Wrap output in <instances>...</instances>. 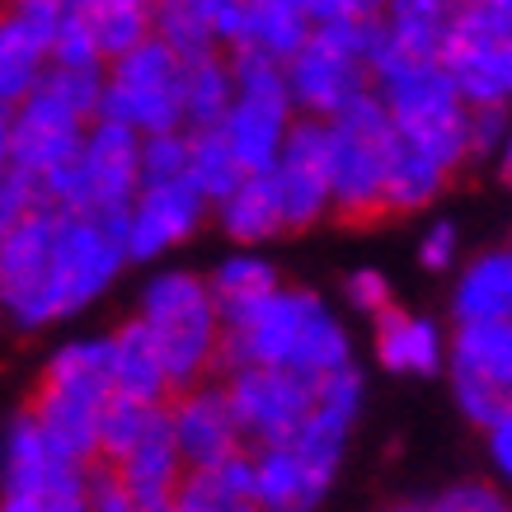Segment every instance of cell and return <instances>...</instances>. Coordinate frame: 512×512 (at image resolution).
I'll return each instance as SVG.
<instances>
[{"instance_id":"cell-11","label":"cell","mask_w":512,"mask_h":512,"mask_svg":"<svg viewBox=\"0 0 512 512\" xmlns=\"http://www.w3.org/2000/svg\"><path fill=\"white\" fill-rule=\"evenodd\" d=\"M212 217V202L198 193L193 179H156L141 184L127 202V231H123V254L127 264H151L165 259L170 249L202 231V221Z\"/></svg>"},{"instance_id":"cell-4","label":"cell","mask_w":512,"mask_h":512,"mask_svg":"<svg viewBox=\"0 0 512 512\" xmlns=\"http://www.w3.org/2000/svg\"><path fill=\"white\" fill-rule=\"evenodd\" d=\"M376 29H381L376 15L311 24L306 43L282 62L287 90H292V109L306 113V118H334L348 99L372 90Z\"/></svg>"},{"instance_id":"cell-45","label":"cell","mask_w":512,"mask_h":512,"mask_svg":"<svg viewBox=\"0 0 512 512\" xmlns=\"http://www.w3.org/2000/svg\"><path fill=\"white\" fill-rule=\"evenodd\" d=\"M301 10L311 15V24L353 19V15H381V10H376V0H301Z\"/></svg>"},{"instance_id":"cell-8","label":"cell","mask_w":512,"mask_h":512,"mask_svg":"<svg viewBox=\"0 0 512 512\" xmlns=\"http://www.w3.org/2000/svg\"><path fill=\"white\" fill-rule=\"evenodd\" d=\"M141 188V132H132L118 118H94L80 137L76 165L66 179L62 207L90 212L127 231V202Z\"/></svg>"},{"instance_id":"cell-51","label":"cell","mask_w":512,"mask_h":512,"mask_svg":"<svg viewBox=\"0 0 512 512\" xmlns=\"http://www.w3.org/2000/svg\"><path fill=\"white\" fill-rule=\"evenodd\" d=\"M0 329H5V320H0Z\"/></svg>"},{"instance_id":"cell-5","label":"cell","mask_w":512,"mask_h":512,"mask_svg":"<svg viewBox=\"0 0 512 512\" xmlns=\"http://www.w3.org/2000/svg\"><path fill=\"white\" fill-rule=\"evenodd\" d=\"M329 123V193L334 217L372 221L381 212V184H386V146H390V113L376 90L348 99Z\"/></svg>"},{"instance_id":"cell-12","label":"cell","mask_w":512,"mask_h":512,"mask_svg":"<svg viewBox=\"0 0 512 512\" xmlns=\"http://www.w3.org/2000/svg\"><path fill=\"white\" fill-rule=\"evenodd\" d=\"M273 188L282 202L287 231H311L325 217H334V193H329V123L296 113L292 132L282 141V156L273 160Z\"/></svg>"},{"instance_id":"cell-9","label":"cell","mask_w":512,"mask_h":512,"mask_svg":"<svg viewBox=\"0 0 512 512\" xmlns=\"http://www.w3.org/2000/svg\"><path fill=\"white\" fill-rule=\"evenodd\" d=\"M447 372L456 409L484 428L512 400V320H456Z\"/></svg>"},{"instance_id":"cell-31","label":"cell","mask_w":512,"mask_h":512,"mask_svg":"<svg viewBox=\"0 0 512 512\" xmlns=\"http://www.w3.org/2000/svg\"><path fill=\"white\" fill-rule=\"evenodd\" d=\"M188 179L198 184V193L207 202H221L240 179H245L235 151L226 146V137H221V127L188 132Z\"/></svg>"},{"instance_id":"cell-18","label":"cell","mask_w":512,"mask_h":512,"mask_svg":"<svg viewBox=\"0 0 512 512\" xmlns=\"http://www.w3.org/2000/svg\"><path fill=\"white\" fill-rule=\"evenodd\" d=\"M372 343L386 372H409V376H433L447 357V339L437 320L414 315L390 301L381 315H372Z\"/></svg>"},{"instance_id":"cell-50","label":"cell","mask_w":512,"mask_h":512,"mask_svg":"<svg viewBox=\"0 0 512 512\" xmlns=\"http://www.w3.org/2000/svg\"><path fill=\"white\" fill-rule=\"evenodd\" d=\"M141 512H179L174 503H165V508H141Z\"/></svg>"},{"instance_id":"cell-37","label":"cell","mask_w":512,"mask_h":512,"mask_svg":"<svg viewBox=\"0 0 512 512\" xmlns=\"http://www.w3.org/2000/svg\"><path fill=\"white\" fill-rule=\"evenodd\" d=\"M423 512H512V503L503 489H494V484L461 480V484H447L442 494L428 498Z\"/></svg>"},{"instance_id":"cell-20","label":"cell","mask_w":512,"mask_h":512,"mask_svg":"<svg viewBox=\"0 0 512 512\" xmlns=\"http://www.w3.org/2000/svg\"><path fill=\"white\" fill-rule=\"evenodd\" d=\"M212 217H217L221 235L235 240L245 249H259L268 240H278L287 231L282 221V202H278V188H273V174H245L240 184L226 193L221 202H212Z\"/></svg>"},{"instance_id":"cell-33","label":"cell","mask_w":512,"mask_h":512,"mask_svg":"<svg viewBox=\"0 0 512 512\" xmlns=\"http://www.w3.org/2000/svg\"><path fill=\"white\" fill-rule=\"evenodd\" d=\"M151 33H156L160 43H170L179 57H198V52L217 47L207 24L188 10V0H151Z\"/></svg>"},{"instance_id":"cell-7","label":"cell","mask_w":512,"mask_h":512,"mask_svg":"<svg viewBox=\"0 0 512 512\" xmlns=\"http://www.w3.org/2000/svg\"><path fill=\"white\" fill-rule=\"evenodd\" d=\"M90 123L94 118L76 113L62 94L47 90L43 80L24 104L10 109V170L24 174L47 207H62L66 179H71L80 137Z\"/></svg>"},{"instance_id":"cell-3","label":"cell","mask_w":512,"mask_h":512,"mask_svg":"<svg viewBox=\"0 0 512 512\" xmlns=\"http://www.w3.org/2000/svg\"><path fill=\"white\" fill-rule=\"evenodd\" d=\"M137 315L165 357L170 395L221 372V306L202 273L165 268L156 278H146Z\"/></svg>"},{"instance_id":"cell-46","label":"cell","mask_w":512,"mask_h":512,"mask_svg":"<svg viewBox=\"0 0 512 512\" xmlns=\"http://www.w3.org/2000/svg\"><path fill=\"white\" fill-rule=\"evenodd\" d=\"M494 165H498V179L512 188V118H508V132H503V146H498Z\"/></svg>"},{"instance_id":"cell-32","label":"cell","mask_w":512,"mask_h":512,"mask_svg":"<svg viewBox=\"0 0 512 512\" xmlns=\"http://www.w3.org/2000/svg\"><path fill=\"white\" fill-rule=\"evenodd\" d=\"M160 409H165V404H151V400H137V395L113 390L109 404L99 409V456H104V461H118V456L156 423Z\"/></svg>"},{"instance_id":"cell-52","label":"cell","mask_w":512,"mask_h":512,"mask_svg":"<svg viewBox=\"0 0 512 512\" xmlns=\"http://www.w3.org/2000/svg\"><path fill=\"white\" fill-rule=\"evenodd\" d=\"M508 249H512V240H508Z\"/></svg>"},{"instance_id":"cell-34","label":"cell","mask_w":512,"mask_h":512,"mask_svg":"<svg viewBox=\"0 0 512 512\" xmlns=\"http://www.w3.org/2000/svg\"><path fill=\"white\" fill-rule=\"evenodd\" d=\"M184 174H188V127L146 132V137H141V184L184 179Z\"/></svg>"},{"instance_id":"cell-15","label":"cell","mask_w":512,"mask_h":512,"mask_svg":"<svg viewBox=\"0 0 512 512\" xmlns=\"http://www.w3.org/2000/svg\"><path fill=\"white\" fill-rule=\"evenodd\" d=\"M165 414H170V433L179 442V456L184 466H212L221 456L240 451V428H235L231 400H226V386L217 376H207L198 386L174 390L165 400Z\"/></svg>"},{"instance_id":"cell-16","label":"cell","mask_w":512,"mask_h":512,"mask_svg":"<svg viewBox=\"0 0 512 512\" xmlns=\"http://www.w3.org/2000/svg\"><path fill=\"white\" fill-rule=\"evenodd\" d=\"M113 466H118V475H123L137 512L174 503L179 480H184L188 466H184V456H179V442H174V433H170V414L160 409L156 423H151V428H146V433L113 461Z\"/></svg>"},{"instance_id":"cell-14","label":"cell","mask_w":512,"mask_h":512,"mask_svg":"<svg viewBox=\"0 0 512 512\" xmlns=\"http://www.w3.org/2000/svg\"><path fill=\"white\" fill-rule=\"evenodd\" d=\"M339 480V461H325L301 442L254 447V503L259 512H315Z\"/></svg>"},{"instance_id":"cell-24","label":"cell","mask_w":512,"mask_h":512,"mask_svg":"<svg viewBox=\"0 0 512 512\" xmlns=\"http://www.w3.org/2000/svg\"><path fill=\"white\" fill-rule=\"evenodd\" d=\"M456 320H512V249L475 254L451 292Z\"/></svg>"},{"instance_id":"cell-27","label":"cell","mask_w":512,"mask_h":512,"mask_svg":"<svg viewBox=\"0 0 512 512\" xmlns=\"http://www.w3.org/2000/svg\"><path fill=\"white\" fill-rule=\"evenodd\" d=\"M235 99V76H231V57L226 47L184 57V127L202 132V127H221L226 109Z\"/></svg>"},{"instance_id":"cell-39","label":"cell","mask_w":512,"mask_h":512,"mask_svg":"<svg viewBox=\"0 0 512 512\" xmlns=\"http://www.w3.org/2000/svg\"><path fill=\"white\" fill-rule=\"evenodd\" d=\"M343 296H348V306H353L357 315H381L395 301V292H390V282L376 273V268H357V273H348V282H343Z\"/></svg>"},{"instance_id":"cell-38","label":"cell","mask_w":512,"mask_h":512,"mask_svg":"<svg viewBox=\"0 0 512 512\" xmlns=\"http://www.w3.org/2000/svg\"><path fill=\"white\" fill-rule=\"evenodd\" d=\"M0 15L15 19L19 29H29L52 52V38L66 24V0H0Z\"/></svg>"},{"instance_id":"cell-1","label":"cell","mask_w":512,"mask_h":512,"mask_svg":"<svg viewBox=\"0 0 512 512\" xmlns=\"http://www.w3.org/2000/svg\"><path fill=\"white\" fill-rule=\"evenodd\" d=\"M127 268L123 231L76 207H33L0 235V320L38 334L76 320Z\"/></svg>"},{"instance_id":"cell-23","label":"cell","mask_w":512,"mask_h":512,"mask_svg":"<svg viewBox=\"0 0 512 512\" xmlns=\"http://www.w3.org/2000/svg\"><path fill=\"white\" fill-rule=\"evenodd\" d=\"M109 348H113V390L137 395V400H151V404L170 400L165 357H160L151 329L141 325V315H132V320H123V325L113 329Z\"/></svg>"},{"instance_id":"cell-10","label":"cell","mask_w":512,"mask_h":512,"mask_svg":"<svg viewBox=\"0 0 512 512\" xmlns=\"http://www.w3.org/2000/svg\"><path fill=\"white\" fill-rule=\"evenodd\" d=\"M221 386H226V400H231L240 442L249 451L292 442L315 400V381L282 372V367H226Z\"/></svg>"},{"instance_id":"cell-49","label":"cell","mask_w":512,"mask_h":512,"mask_svg":"<svg viewBox=\"0 0 512 512\" xmlns=\"http://www.w3.org/2000/svg\"><path fill=\"white\" fill-rule=\"evenodd\" d=\"M381 512H423V503H395V508H381Z\"/></svg>"},{"instance_id":"cell-47","label":"cell","mask_w":512,"mask_h":512,"mask_svg":"<svg viewBox=\"0 0 512 512\" xmlns=\"http://www.w3.org/2000/svg\"><path fill=\"white\" fill-rule=\"evenodd\" d=\"M10 170V109H0V174Z\"/></svg>"},{"instance_id":"cell-30","label":"cell","mask_w":512,"mask_h":512,"mask_svg":"<svg viewBox=\"0 0 512 512\" xmlns=\"http://www.w3.org/2000/svg\"><path fill=\"white\" fill-rule=\"evenodd\" d=\"M278 282H282L278 268L268 264L259 249H245V245L207 273V287H212V296H217L221 315H231V311H240V306H249V301H259V296L273 292Z\"/></svg>"},{"instance_id":"cell-36","label":"cell","mask_w":512,"mask_h":512,"mask_svg":"<svg viewBox=\"0 0 512 512\" xmlns=\"http://www.w3.org/2000/svg\"><path fill=\"white\" fill-rule=\"evenodd\" d=\"M508 104H470L466 113V165H484L498 156L503 132H508Z\"/></svg>"},{"instance_id":"cell-13","label":"cell","mask_w":512,"mask_h":512,"mask_svg":"<svg viewBox=\"0 0 512 512\" xmlns=\"http://www.w3.org/2000/svg\"><path fill=\"white\" fill-rule=\"evenodd\" d=\"M80 480L85 466L47 437L38 414L24 404L0 437V494H80Z\"/></svg>"},{"instance_id":"cell-26","label":"cell","mask_w":512,"mask_h":512,"mask_svg":"<svg viewBox=\"0 0 512 512\" xmlns=\"http://www.w3.org/2000/svg\"><path fill=\"white\" fill-rule=\"evenodd\" d=\"M104 404H90V400H76V395H62V390L38 386L29 409L38 414L47 437H52L66 456H76L80 466H90L94 456H99V409H104Z\"/></svg>"},{"instance_id":"cell-19","label":"cell","mask_w":512,"mask_h":512,"mask_svg":"<svg viewBox=\"0 0 512 512\" xmlns=\"http://www.w3.org/2000/svg\"><path fill=\"white\" fill-rule=\"evenodd\" d=\"M451 179H456V174H451L442 160L428 156V151L414 146V141H404L400 132L390 127L386 184H381V212H386V217H409V212L433 207Z\"/></svg>"},{"instance_id":"cell-17","label":"cell","mask_w":512,"mask_h":512,"mask_svg":"<svg viewBox=\"0 0 512 512\" xmlns=\"http://www.w3.org/2000/svg\"><path fill=\"white\" fill-rule=\"evenodd\" d=\"M442 62L466 104H508L512 109V33L447 38Z\"/></svg>"},{"instance_id":"cell-6","label":"cell","mask_w":512,"mask_h":512,"mask_svg":"<svg viewBox=\"0 0 512 512\" xmlns=\"http://www.w3.org/2000/svg\"><path fill=\"white\" fill-rule=\"evenodd\" d=\"M99 118H118L132 132H170L184 127V57L156 33L127 47L104 66V99Z\"/></svg>"},{"instance_id":"cell-44","label":"cell","mask_w":512,"mask_h":512,"mask_svg":"<svg viewBox=\"0 0 512 512\" xmlns=\"http://www.w3.org/2000/svg\"><path fill=\"white\" fill-rule=\"evenodd\" d=\"M0 512H85L80 494H0Z\"/></svg>"},{"instance_id":"cell-48","label":"cell","mask_w":512,"mask_h":512,"mask_svg":"<svg viewBox=\"0 0 512 512\" xmlns=\"http://www.w3.org/2000/svg\"><path fill=\"white\" fill-rule=\"evenodd\" d=\"M207 512H259V503H226V508H207Z\"/></svg>"},{"instance_id":"cell-29","label":"cell","mask_w":512,"mask_h":512,"mask_svg":"<svg viewBox=\"0 0 512 512\" xmlns=\"http://www.w3.org/2000/svg\"><path fill=\"white\" fill-rule=\"evenodd\" d=\"M47 71V47L15 19L0 15V109L24 104Z\"/></svg>"},{"instance_id":"cell-2","label":"cell","mask_w":512,"mask_h":512,"mask_svg":"<svg viewBox=\"0 0 512 512\" xmlns=\"http://www.w3.org/2000/svg\"><path fill=\"white\" fill-rule=\"evenodd\" d=\"M353 362V343L343 315L311 287H287L221 315V372L226 367H282L306 381Z\"/></svg>"},{"instance_id":"cell-41","label":"cell","mask_w":512,"mask_h":512,"mask_svg":"<svg viewBox=\"0 0 512 512\" xmlns=\"http://www.w3.org/2000/svg\"><path fill=\"white\" fill-rule=\"evenodd\" d=\"M33 207H43V198H38V188L24 179V174L5 170L0 174V235L10 231L19 217H29Z\"/></svg>"},{"instance_id":"cell-21","label":"cell","mask_w":512,"mask_h":512,"mask_svg":"<svg viewBox=\"0 0 512 512\" xmlns=\"http://www.w3.org/2000/svg\"><path fill=\"white\" fill-rule=\"evenodd\" d=\"M38 386L62 390V395H76V400H90V404H104L113 395L109 334H85V339H66L62 348H52Z\"/></svg>"},{"instance_id":"cell-22","label":"cell","mask_w":512,"mask_h":512,"mask_svg":"<svg viewBox=\"0 0 512 512\" xmlns=\"http://www.w3.org/2000/svg\"><path fill=\"white\" fill-rule=\"evenodd\" d=\"M447 19H451V0H381V15H376V24H381V29H376V52L442 57Z\"/></svg>"},{"instance_id":"cell-42","label":"cell","mask_w":512,"mask_h":512,"mask_svg":"<svg viewBox=\"0 0 512 512\" xmlns=\"http://www.w3.org/2000/svg\"><path fill=\"white\" fill-rule=\"evenodd\" d=\"M484 447H489V466L512 489V400L484 423Z\"/></svg>"},{"instance_id":"cell-43","label":"cell","mask_w":512,"mask_h":512,"mask_svg":"<svg viewBox=\"0 0 512 512\" xmlns=\"http://www.w3.org/2000/svg\"><path fill=\"white\" fill-rule=\"evenodd\" d=\"M188 10L207 24V33L217 38V47H231L235 29H240V10H245V0H188Z\"/></svg>"},{"instance_id":"cell-40","label":"cell","mask_w":512,"mask_h":512,"mask_svg":"<svg viewBox=\"0 0 512 512\" xmlns=\"http://www.w3.org/2000/svg\"><path fill=\"white\" fill-rule=\"evenodd\" d=\"M456 259H461V231H456V221H433L419 240V264L428 273H447Z\"/></svg>"},{"instance_id":"cell-35","label":"cell","mask_w":512,"mask_h":512,"mask_svg":"<svg viewBox=\"0 0 512 512\" xmlns=\"http://www.w3.org/2000/svg\"><path fill=\"white\" fill-rule=\"evenodd\" d=\"M80 498H85V512H137V503H132V494H127L118 466L104 461V456H94L90 466H85Z\"/></svg>"},{"instance_id":"cell-25","label":"cell","mask_w":512,"mask_h":512,"mask_svg":"<svg viewBox=\"0 0 512 512\" xmlns=\"http://www.w3.org/2000/svg\"><path fill=\"white\" fill-rule=\"evenodd\" d=\"M306 33H311V15L301 10V0H245L231 47H249L273 62H287L306 43Z\"/></svg>"},{"instance_id":"cell-28","label":"cell","mask_w":512,"mask_h":512,"mask_svg":"<svg viewBox=\"0 0 512 512\" xmlns=\"http://www.w3.org/2000/svg\"><path fill=\"white\" fill-rule=\"evenodd\" d=\"M66 5L90 29L104 62L123 57L141 38H151V0H66Z\"/></svg>"}]
</instances>
